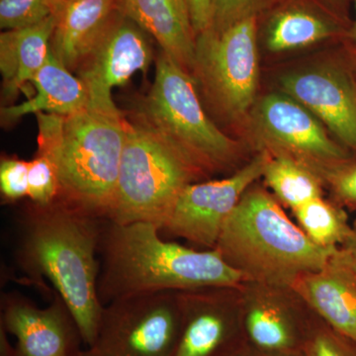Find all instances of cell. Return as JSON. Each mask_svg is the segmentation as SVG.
<instances>
[{
	"label": "cell",
	"mask_w": 356,
	"mask_h": 356,
	"mask_svg": "<svg viewBox=\"0 0 356 356\" xmlns=\"http://www.w3.org/2000/svg\"><path fill=\"white\" fill-rule=\"evenodd\" d=\"M99 219L62 199L46 206L31 204L18 221L15 257L33 285L47 293L50 281L64 300L88 348L95 343L103 311L98 295L103 225Z\"/></svg>",
	"instance_id": "1"
},
{
	"label": "cell",
	"mask_w": 356,
	"mask_h": 356,
	"mask_svg": "<svg viewBox=\"0 0 356 356\" xmlns=\"http://www.w3.org/2000/svg\"><path fill=\"white\" fill-rule=\"evenodd\" d=\"M98 295L102 305L134 295L238 287L242 274L217 250H199L161 238L153 222L103 225Z\"/></svg>",
	"instance_id": "2"
},
{
	"label": "cell",
	"mask_w": 356,
	"mask_h": 356,
	"mask_svg": "<svg viewBox=\"0 0 356 356\" xmlns=\"http://www.w3.org/2000/svg\"><path fill=\"white\" fill-rule=\"evenodd\" d=\"M36 117L37 153L55 166L58 198L91 216L109 220L125 144L126 118L120 110L88 104L74 114Z\"/></svg>",
	"instance_id": "3"
},
{
	"label": "cell",
	"mask_w": 356,
	"mask_h": 356,
	"mask_svg": "<svg viewBox=\"0 0 356 356\" xmlns=\"http://www.w3.org/2000/svg\"><path fill=\"white\" fill-rule=\"evenodd\" d=\"M215 250L245 281L292 286L337 250L318 247L266 187L254 184L227 220Z\"/></svg>",
	"instance_id": "4"
},
{
	"label": "cell",
	"mask_w": 356,
	"mask_h": 356,
	"mask_svg": "<svg viewBox=\"0 0 356 356\" xmlns=\"http://www.w3.org/2000/svg\"><path fill=\"white\" fill-rule=\"evenodd\" d=\"M202 173L144 121L126 119L113 210L118 224L149 222L161 229L173 204L186 185Z\"/></svg>",
	"instance_id": "5"
},
{
	"label": "cell",
	"mask_w": 356,
	"mask_h": 356,
	"mask_svg": "<svg viewBox=\"0 0 356 356\" xmlns=\"http://www.w3.org/2000/svg\"><path fill=\"white\" fill-rule=\"evenodd\" d=\"M140 119L204 177L232 166L238 158L236 140L222 132L203 109L194 76L163 51Z\"/></svg>",
	"instance_id": "6"
},
{
	"label": "cell",
	"mask_w": 356,
	"mask_h": 356,
	"mask_svg": "<svg viewBox=\"0 0 356 356\" xmlns=\"http://www.w3.org/2000/svg\"><path fill=\"white\" fill-rule=\"evenodd\" d=\"M192 76L222 114L235 119L247 113L259 81L257 16L198 35Z\"/></svg>",
	"instance_id": "7"
},
{
	"label": "cell",
	"mask_w": 356,
	"mask_h": 356,
	"mask_svg": "<svg viewBox=\"0 0 356 356\" xmlns=\"http://www.w3.org/2000/svg\"><path fill=\"white\" fill-rule=\"evenodd\" d=\"M181 325L179 292L113 300L103 307L95 343L81 356H175Z\"/></svg>",
	"instance_id": "8"
},
{
	"label": "cell",
	"mask_w": 356,
	"mask_h": 356,
	"mask_svg": "<svg viewBox=\"0 0 356 356\" xmlns=\"http://www.w3.org/2000/svg\"><path fill=\"white\" fill-rule=\"evenodd\" d=\"M254 126L261 151L289 156L324 182L337 166L353 159L348 149L327 135L315 115L282 91L264 96L257 103Z\"/></svg>",
	"instance_id": "9"
},
{
	"label": "cell",
	"mask_w": 356,
	"mask_h": 356,
	"mask_svg": "<svg viewBox=\"0 0 356 356\" xmlns=\"http://www.w3.org/2000/svg\"><path fill=\"white\" fill-rule=\"evenodd\" d=\"M269 156L268 152L259 151L228 177L186 185L159 232L205 250L215 248L243 194L264 177Z\"/></svg>",
	"instance_id": "10"
},
{
	"label": "cell",
	"mask_w": 356,
	"mask_h": 356,
	"mask_svg": "<svg viewBox=\"0 0 356 356\" xmlns=\"http://www.w3.org/2000/svg\"><path fill=\"white\" fill-rule=\"evenodd\" d=\"M238 293L245 343L266 350H302L316 314L294 288L245 281Z\"/></svg>",
	"instance_id": "11"
},
{
	"label": "cell",
	"mask_w": 356,
	"mask_h": 356,
	"mask_svg": "<svg viewBox=\"0 0 356 356\" xmlns=\"http://www.w3.org/2000/svg\"><path fill=\"white\" fill-rule=\"evenodd\" d=\"M0 325L16 337L14 356H81L83 337L64 300L57 292L39 308L18 292L3 293Z\"/></svg>",
	"instance_id": "12"
},
{
	"label": "cell",
	"mask_w": 356,
	"mask_h": 356,
	"mask_svg": "<svg viewBox=\"0 0 356 356\" xmlns=\"http://www.w3.org/2000/svg\"><path fill=\"white\" fill-rule=\"evenodd\" d=\"M238 287L179 292L182 325L175 356H226L242 343Z\"/></svg>",
	"instance_id": "13"
},
{
	"label": "cell",
	"mask_w": 356,
	"mask_h": 356,
	"mask_svg": "<svg viewBox=\"0 0 356 356\" xmlns=\"http://www.w3.org/2000/svg\"><path fill=\"white\" fill-rule=\"evenodd\" d=\"M149 37L123 11L119 14L76 72L88 88V104L116 108L112 89L125 86L136 72H147L153 62Z\"/></svg>",
	"instance_id": "14"
},
{
	"label": "cell",
	"mask_w": 356,
	"mask_h": 356,
	"mask_svg": "<svg viewBox=\"0 0 356 356\" xmlns=\"http://www.w3.org/2000/svg\"><path fill=\"white\" fill-rule=\"evenodd\" d=\"M281 91L301 103L334 134L346 149L356 153V84L339 65H312L286 72Z\"/></svg>",
	"instance_id": "15"
},
{
	"label": "cell",
	"mask_w": 356,
	"mask_h": 356,
	"mask_svg": "<svg viewBox=\"0 0 356 356\" xmlns=\"http://www.w3.org/2000/svg\"><path fill=\"white\" fill-rule=\"evenodd\" d=\"M122 1L67 0L57 15L51 53L76 74L122 13Z\"/></svg>",
	"instance_id": "16"
},
{
	"label": "cell",
	"mask_w": 356,
	"mask_h": 356,
	"mask_svg": "<svg viewBox=\"0 0 356 356\" xmlns=\"http://www.w3.org/2000/svg\"><path fill=\"white\" fill-rule=\"evenodd\" d=\"M337 250L322 268L304 274L292 287L321 320L356 344V274Z\"/></svg>",
	"instance_id": "17"
},
{
	"label": "cell",
	"mask_w": 356,
	"mask_h": 356,
	"mask_svg": "<svg viewBox=\"0 0 356 356\" xmlns=\"http://www.w3.org/2000/svg\"><path fill=\"white\" fill-rule=\"evenodd\" d=\"M122 11L192 74L196 34L184 0H123Z\"/></svg>",
	"instance_id": "18"
},
{
	"label": "cell",
	"mask_w": 356,
	"mask_h": 356,
	"mask_svg": "<svg viewBox=\"0 0 356 356\" xmlns=\"http://www.w3.org/2000/svg\"><path fill=\"white\" fill-rule=\"evenodd\" d=\"M30 83L34 88V95L21 104L2 107L4 123L11 124L28 114H74L88 106L89 95L86 84L51 51Z\"/></svg>",
	"instance_id": "19"
},
{
	"label": "cell",
	"mask_w": 356,
	"mask_h": 356,
	"mask_svg": "<svg viewBox=\"0 0 356 356\" xmlns=\"http://www.w3.org/2000/svg\"><path fill=\"white\" fill-rule=\"evenodd\" d=\"M57 15L39 24L6 30L0 34V72L2 97L13 104L26 84L43 67L51 51V40Z\"/></svg>",
	"instance_id": "20"
},
{
	"label": "cell",
	"mask_w": 356,
	"mask_h": 356,
	"mask_svg": "<svg viewBox=\"0 0 356 356\" xmlns=\"http://www.w3.org/2000/svg\"><path fill=\"white\" fill-rule=\"evenodd\" d=\"M339 31L341 27L327 14L303 4H289L268 20L264 43L273 53L299 50L332 38Z\"/></svg>",
	"instance_id": "21"
},
{
	"label": "cell",
	"mask_w": 356,
	"mask_h": 356,
	"mask_svg": "<svg viewBox=\"0 0 356 356\" xmlns=\"http://www.w3.org/2000/svg\"><path fill=\"white\" fill-rule=\"evenodd\" d=\"M262 179L278 202L291 211L324 196V180L289 156L270 154Z\"/></svg>",
	"instance_id": "22"
},
{
	"label": "cell",
	"mask_w": 356,
	"mask_h": 356,
	"mask_svg": "<svg viewBox=\"0 0 356 356\" xmlns=\"http://www.w3.org/2000/svg\"><path fill=\"white\" fill-rule=\"evenodd\" d=\"M292 213L302 231L321 248L337 250L353 229L343 206L324 196L303 204Z\"/></svg>",
	"instance_id": "23"
},
{
	"label": "cell",
	"mask_w": 356,
	"mask_h": 356,
	"mask_svg": "<svg viewBox=\"0 0 356 356\" xmlns=\"http://www.w3.org/2000/svg\"><path fill=\"white\" fill-rule=\"evenodd\" d=\"M67 0H0V27L21 29L58 15Z\"/></svg>",
	"instance_id": "24"
},
{
	"label": "cell",
	"mask_w": 356,
	"mask_h": 356,
	"mask_svg": "<svg viewBox=\"0 0 356 356\" xmlns=\"http://www.w3.org/2000/svg\"><path fill=\"white\" fill-rule=\"evenodd\" d=\"M302 353L303 356H356V344L316 315Z\"/></svg>",
	"instance_id": "25"
},
{
	"label": "cell",
	"mask_w": 356,
	"mask_h": 356,
	"mask_svg": "<svg viewBox=\"0 0 356 356\" xmlns=\"http://www.w3.org/2000/svg\"><path fill=\"white\" fill-rule=\"evenodd\" d=\"M28 198L35 205L46 206L60 197V182L55 166L44 154L37 153L29 161Z\"/></svg>",
	"instance_id": "26"
},
{
	"label": "cell",
	"mask_w": 356,
	"mask_h": 356,
	"mask_svg": "<svg viewBox=\"0 0 356 356\" xmlns=\"http://www.w3.org/2000/svg\"><path fill=\"white\" fill-rule=\"evenodd\" d=\"M29 161L18 158H2L0 161V192L4 202L13 203L28 197Z\"/></svg>",
	"instance_id": "27"
},
{
	"label": "cell",
	"mask_w": 356,
	"mask_h": 356,
	"mask_svg": "<svg viewBox=\"0 0 356 356\" xmlns=\"http://www.w3.org/2000/svg\"><path fill=\"white\" fill-rule=\"evenodd\" d=\"M214 21L212 28L222 31L248 17L257 16L264 0H213Z\"/></svg>",
	"instance_id": "28"
},
{
	"label": "cell",
	"mask_w": 356,
	"mask_h": 356,
	"mask_svg": "<svg viewBox=\"0 0 356 356\" xmlns=\"http://www.w3.org/2000/svg\"><path fill=\"white\" fill-rule=\"evenodd\" d=\"M334 200L341 206H356V161L350 159L337 166L325 180Z\"/></svg>",
	"instance_id": "29"
},
{
	"label": "cell",
	"mask_w": 356,
	"mask_h": 356,
	"mask_svg": "<svg viewBox=\"0 0 356 356\" xmlns=\"http://www.w3.org/2000/svg\"><path fill=\"white\" fill-rule=\"evenodd\" d=\"M188 8L192 26L196 37L212 28L214 21L213 0H184Z\"/></svg>",
	"instance_id": "30"
},
{
	"label": "cell",
	"mask_w": 356,
	"mask_h": 356,
	"mask_svg": "<svg viewBox=\"0 0 356 356\" xmlns=\"http://www.w3.org/2000/svg\"><path fill=\"white\" fill-rule=\"evenodd\" d=\"M226 356H303L302 350L297 351H271L255 348L252 344L243 343L238 344Z\"/></svg>",
	"instance_id": "31"
},
{
	"label": "cell",
	"mask_w": 356,
	"mask_h": 356,
	"mask_svg": "<svg viewBox=\"0 0 356 356\" xmlns=\"http://www.w3.org/2000/svg\"><path fill=\"white\" fill-rule=\"evenodd\" d=\"M337 254L344 264L356 274V221L353 224L350 235L339 248Z\"/></svg>",
	"instance_id": "32"
},
{
	"label": "cell",
	"mask_w": 356,
	"mask_h": 356,
	"mask_svg": "<svg viewBox=\"0 0 356 356\" xmlns=\"http://www.w3.org/2000/svg\"><path fill=\"white\" fill-rule=\"evenodd\" d=\"M8 332L0 325V356H14V346L9 341Z\"/></svg>",
	"instance_id": "33"
},
{
	"label": "cell",
	"mask_w": 356,
	"mask_h": 356,
	"mask_svg": "<svg viewBox=\"0 0 356 356\" xmlns=\"http://www.w3.org/2000/svg\"><path fill=\"white\" fill-rule=\"evenodd\" d=\"M355 10H356V0H355ZM351 38H353V43L356 44V19L355 26H353V31H351Z\"/></svg>",
	"instance_id": "34"
}]
</instances>
